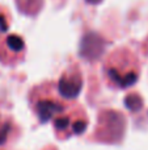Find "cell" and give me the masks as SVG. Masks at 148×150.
Wrapping results in <instances>:
<instances>
[{"label": "cell", "instance_id": "6da1fadb", "mask_svg": "<svg viewBox=\"0 0 148 150\" xmlns=\"http://www.w3.org/2000/svg\"><path fill=\"white\" fill-rule=\"evenodd\" d=\"M105 73L117 87H130L139 79L138 61L128 50L121 49L108 59Z\"/></svg>", "mask_w": 148, "mask_h": 150}, {"label": "cell", "instance_id": "7a4b0ae2", "mask_svg": "<svg viewBox=\"0 0 148 150\" xmlns=\"http://www.w3.org/2000/svg\"><path fill=\"white\" fill-rule=\"evenodd\" d=\"M73 115H59L54 119L55 132L59 137H68L71 134H81L85 130L88 120L85 113H81L79 117L72 119Z\"/></svg>", "mask_w": 148, "mask_h": 150}, {"label": "cell", "instance_id": "3957f363", "mask_svg": "<svg viewBox=\"0 0 148 150\" xmlns=\"http://www.w3.org/2000/svg\"><path fill=\"white\" fill-rule=\"evenodd\" d=\"M83 88V78L81 73L76 66L70 67L62 74L58 83V91L66 99H73L80 93Z\"/></svg>", "mask_w": 148, "mask_h": 150}, {"label": "cell", "instance_id": "277c9868", "mask_svg": "<svg viewBox=\"0 0 148 150\" xmlns=\"http://www.w3.org/2000/svg\"><path fill=\"white\" fill-rule=\"evenodd\" d=\"M34 111L41 122H47L63 112V105L55 98H41L34 104Z\"/></svg>", "mask_w": 148, "mask_h": 150}, {"label": "cell", "instance_id": "5b68a950", "mask_svg": "<svg viewBox=\"0 0 148 150\" xmlns=\"http://www.w3.org/2000/svg\"><path fill=\"white\" fill-rule=\"evenodd\" d=\"M13 121L10 117L0 115V146L5 145L12 137Z\"/></svg>", "mask_w": 148, "mask_h": 150}, {"label": "cell", "instance_id": "8992f818", "mask_svg": "<svg viewBox=\"0 0 148 150\" xmlns=\"http://www.w3.org/2000/svg\"><path fill=\"white\" fill-rule=\"evenodd\" d=\"M5 46L8 47L10 53L13 54H18V53H22L25 49V45H24V40L21 38L17 34H10L9 37H7L5 40Z\"/></svg>", "mask_w": 148, "mask_h": 150}, {"label": "cell", "instance_id": "52a82bcc", "mask_svg": "<svg viewBox=\"0 0 148 150\" xmlns=\"http://www.w3.org/2000/svg\"><path fill=\"white\" fill-rule=\"evenodd\" d=\"M125 105L130 109L131 112L139 111L143 107V99L138 93H128L125 99Z\"/></svg>", "mask_w": 148, "mask_h": 150}, {"label": "cell", "instance_id": "ba28073f", "mask_svg": "<svg viewBox=\"0 0 148 150\" xmlns=\"http://www.w3.org/2000/svg\"><path fill=\"white\" fill-rule=\"evenodd\" d=\"M9 26V16L7 11L0 8V32H5Z\"/></svg>", "mask_w": 148, "mask_h": 150}, {"label": "cell", "instance_id": "9c48e42d", "mask_svg": "<svg viewBox=\"0 0 148 150\" xmlns=\"http://www.w3.org/2000/svg\"><path fill=\"white\" fill-rule=\"evenodd\" d=\"M87 3H89V4H98V3H101L102 0H85Z\"/></svg>", "mask_w": 148, "mask_h": 150}]
</instances>
